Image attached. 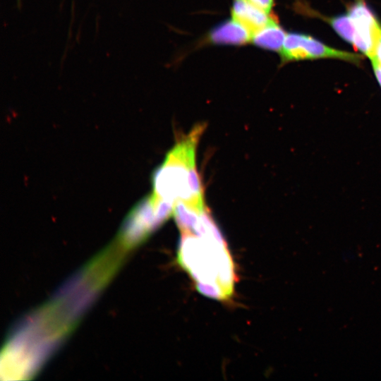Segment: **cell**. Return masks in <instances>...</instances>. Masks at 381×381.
Listing matches in <instances>:
<instances>
[{
	"label": "cell",
	"mask_w": 381,
	"mask_h": 381,
	"mask_svg": "<svg viewBox=\"0 0 381 381\" xmlns=\"http://www.w3.org/2000/svg\"><path fill=\"white\" fill-rule=\"evenodd\" d=\"M329 22L341 37L351 44L353 43L355 28L348 13L332 18Z\"/></svg>",
	"instance_id": "obj_8"
},
{
	"label": "cell",
	"mask_w": 381,
	"mask_h": 381,
	"mask_svg": "<svg viewBox=\"0 0 381 381\" xmlns=\"http://www.w3.org/2000/svg\"><path fill=\"white\" fill-rule=\"evenodd\" d=\"M258 8L265 11L267 13H270L273 4L274 0H247Z\"/></svg>",
	"instance_id": "obj_9"
},
{
	"label": "cell",
	"mask_w": 381,
	"mask_h": 381,
	"mask_svg": "<svg viewBox=\"0 0 381 381\" xmlns=\"http://www.w3.org/2000/svg\"><path fill=\"white\" fill-rule=\"evenodd\" d=\"M252 33L240 23L231 19L214 27L209 35L215 44H242L251 40Z\"/></svg>",
	"instance_id": "obj_6"
},
{
	"label": "cell",
	"mask_w": 381,
	"mask_h": 381,
	"mask_svg": "<svg viewBox=\"0 0 381 381\" xmlns=\"http://www.w3.org/2000/svg\"><path fill=\"white\" fill-rule=\"evenodd\" d=\"M203 125L195 126L181 138L153 175V196L173 202H182L204 210V190L196 167V149Z\"/></svg>",
	"instance_id": "obj_2"
},
{
	"label": "cell",
	"mask_w": 381,
	"mask_h": 381,
	"mask_svg": "<svg viewBox=\"0 0 381 381\" xmlns=\"http://www.w3.org/2000/svg\"><path fill=\"white\" fill-rule=\"evenodd\" d=\"M370 61L372 62L375 77L381 87V64L375 57L371 58Z\"/></svg>",
	"instance_id": "obj_10"
},
{
	"label": "cell",
	"mask_w": 381,
	"mask_h": 381,
	"mask_svg": "<svg viewBox=\"0 0 381 381\" xmlns=\"http://www.w3.org/2000/svg\"><path fill=\"white\" fill-rule=\"evenodd\" d=\"M348 14L355 28L352 44L370 59L381 39V25L362 1L354 4Z\"/></svg>",
	"instance_id": "obj_4"
},
{
	"label": "cell",
	"mask_w": 381,
	"mask_h": 381,
	"mask_svg": "<svg viewBox=\"0 0 381 381\" xmlns=\"http://www.w3.org/2000/svg\"><path fill=\"white\" fill-rule=\"evenodd\" d=\"M231 14L232 18L246 28L252 35L274 20L269 13L247 0H234Z\"/></svg>",
	"instance_id": "obj_5"
},
{
	"label": "cell",
	"mask_w": 381,
	"mask_h": 381,
	"mask_svg": "<svg viewBox=\"0 0 381 381\" xmlns=\"http://www.w3.org/2000/svg\"><path fill=\"white\" fill-rule=\"evenodd\" d=\"M177 261L202 295L225 301L234 292V262L219 227L207 207L192 231L182 232Z\"/></svg>",
	"instance_id": "obj_1"
},
{
	"label": "cell",
	"mask_w": 381,
	"mask_h": 381,
	"mask_svg": "<svg viewBox=\"0 0 381 381\" xmlns=\"http://www.w3.org/2000/svg\"><path fill=\"white\" fill-rule=\"evenodd\" d=\"M286 33L275 20L252 35L251 40L258 47L266 49H282Z\"/></svg>",
	"instance_id": "obj_7"
},
{
	"label": "cell",
	"mask_w": 381,
	"mask_h": 381,
	"mask_svg": "<svg viewBox=\"0 0 381 381\" xmlns=\"http://www.w3.org/2000/svg\"><path fill=\"white\" fill-rule=\"evenodd\" d=\"M280 54L284 62L329 58L358 64L361 59L358 54L333 49L311 36L296 32L286 34Z\"/></svg>",
	"instance_id": "obj_3"
}]
</instances>
